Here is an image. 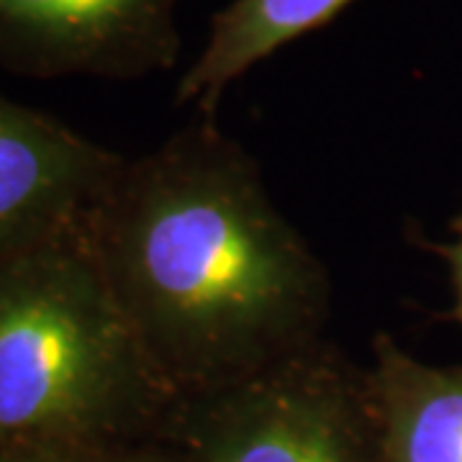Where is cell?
I'll use <instances>...</instances> for the list:
<instances>
[{
  "label": "cell",
  "instance_id": "cell-1",
  "mask_svg": "<svg viewBox=\"0 0 462 462\" xmlns=\"http://www.w3.org/2000/svg\"><path fill=\"white\" fill-rule=\"evenodd\" d=\"M85 239L182 398L327 339L329 270L216 116L199 114L147 154L124 157Z\"/></svg>",
  "mask_w": 462,
  "mask_h": 462
},
{
  "label": "cell",
  "instance_id": "cell-2",
  "mask_svg": "<svg viewBox=\"0 0 462 462\" xmlns=\"http://www.w3.org/2000/svg\"><path fill=\"white\" fill-rule=\"evenodd\" d=\"M180 401L121 311L85 226L0 260V457L90 455Z\"/></svg>",
  "mask_w": 462,
  "mask_h": 462
},
{
  "label": "cell",
  "instance_id": "cell-3",
  "mask_svg": "<svg viewBox=\"0 0 462 462\" xmlns=\"http://www.w3.org/2000/svg\"><path fill=\"white\" fill-rule=\"evenodd\" d=\"M182 403L196 462H380L367 370L329 339Z\"/></svg>",
  "mask_w": 462,
  "mask_h": 462
},
{
  "label": "cell",
  "instance_id": "cell-4",
  "mask_svg": "<svg viewBox=\"0 0 462 462\" xmlns=\"http://www.w3.org/2000/svg\"><path fill=\"white\" fill-rule=\"evenodd\" d=\"M182 0H0V69L33 80H144L175 69Z\"/></svg>",
  "mask_w": 462,
  "mask_h": 462
},
{
  "label": "cell",
  "instance_id": "cell-5",
  "mask_svg": "<svg viewBox=\"0 0 462 462\" xmlns=\"http://www.w3.org/2000/svg\"><path fill=\"white\" fill-rule=\"evenodd\" d=\"M124 157L0 93V260L83 229Z\"/></svg>",
  "mask_w": 462,
  "mask_h": 462
},
{
  "label": "cell",
  "instance_id": "cell-6",
  "mask_svg": "<svg viewBox=\"0 0 462 462\" xmlns=\"http://www.w3.org/2000/svg\"><path fill=\"white\" fill-rule=\"evenodd\" d=\"M380 462H462V370L421 363L391 334L367 370Z\"/></svg>",
  "mask_w": 462,
  "mask_h": 462
},
{
  "label": "cell",
  "instance_id": "cell-7",
  "mask_svg": "<svg viewBox=\"0 0 462 462\" xmlns=\"http://www.w3.org/2000/svg\"><path fill=\"white\" fill-rule=\"evenodd\" d=\"M355 0H229L175 88V106L216 116L224 93L282 47L319 32Z\"/></svg>",
  "mask_w": 462,
  "mask_h": 462
},
{
  "label": "cell",
  "instance_id": "cell-8",
  "mask_svg": "<svg viewBox=\"0 0 462 462\" xmlns=\"http://www.w3.org/2000/svg\"><path fill=\"white\" fill-rule=\"evenodd\" d=\"M424 247L445 263L452 282V296H455L447 319L457 321L462 327V211L449 221V236L445 242H424Z\"/></svg>",
  "mask_w": 462,
  "mask_h": 462
},
{
  "label": "cell",
  "instance_id": "cell-9",
  "mask_svg": "<svg viewBox=\"0 0 462 462\" xmlns=\"http://www.w3.org/2000/svg\"><path fill=\"white\" fill-rule=\"evenodd\" d=\"M0 462H149V460L111 457V455H103V452H90V455H60V457H0Z\"/></svg>",
  "mask_w": 462,
  "mask_h": 462
}]
</instances>
